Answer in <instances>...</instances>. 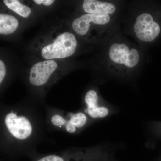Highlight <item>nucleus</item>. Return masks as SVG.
I'll return each instance as SVG.
<instances>
[{
  "instance_id": "5",
  "label": "nucleus",
  "mask_w": 161,
  "mask_h": 161,
  "mask_svg": "<svg viewBox=\"0 0 161 161\" xmlns=\"http://www.w3.org/2000/svg\"><path fill=\"white\" fill-rule=\"evenodd\" d=\"M108 57L111 65L119 70L133 69L140 61L138 51L124 43H113L109 49Z\"/></svg>"
},
{
  "instance_id": "13",
  "label": "nucleus",
  "mask_w": 161,
  "mask_h": 161,
  "mask_svg": "<svg viewBox=\"0 0 161 161\" xmlns=\"http://www.w3.org/2000/svg\"><path fill=\"white\" fill-rule=\"evenodd\" d=\"M6 75V68L5 63L2 60H0V84H2Z\"/></svg>"
},
{
  "instance_id": "10",
  "label": "nucleus",
  "mask_w": 161,
  "mask_h": 161,
  "mask_svg": "<svg viewBox=\"0 0 161 161\" xmlns=\"http://www.w3.org/2000/svg\"><path fill=\"white\" fill-rule=\"evenodd\" d=\"M82 7L84 11L89 14L110 15L116 10V6L112 3L97 0H85Z\"/></svg>"
},
{
  "instance_id": "4",
  "label": "nucleus",
  "mask_w": 161,
  "mask_h": 161,
  "mask_svg": "<svg viewBox=\"0 0 161 161\" xmlns=\"http://www.w3.org/2000/svg\"><path fill=\"white\" fill-rule=\"evenodd\" d=\"M77 45L75 35L70 32H64L58 35L53 42L43 47L41 55L47 60L64 59L75 53Z\"/></svg>"
},
{
  "instance_id": "6",
  "label": "nucleus",
  "mask_w": 161,
  "mask_h": 161,
  "mask_svg": "<svg viewBox=\"0 0 161 161\" xmlns=\"http://www.w3.org/2000/svg\"><path fill=\"white\" fill-rule=\"evenodd\" d=\"M55 60H46L34 64L30 71L28 82L32 88L45 93V90L52 81L53 75L58 68Z\"/></svg>"
},
{
  "instance_id": "1",
  "label": "nucleus",
  "mask_w": 161,
  "mask_h": 161,
  "mask_svg": "<svg viewBox=\"0 0 161 161\" xmlns=\"http://www.w3.org/2000/svg\"><path fill=\"white\" fill-rule=\"evenodd\" d=\"M45 118L32 105L3 106L1 109L0 152L8 158L38 154L37 146L45 137Z\"/></svg>"
},
{
  "instance_id": "11",
  "label": "nucleus",
  "mask_w": 161,
  "mask_h": 161,
  "mask_svg": "<svg viewBox=\"0 0 161 161\" xmlns=\"http://www.w3.org/2000/svg\"><path fill=\"white\" fill-rule=\"evenodd\" d=\"M19 26L16 18L10 15L0 14V34L9 35L14 32Z\"/></svg>"
},
{
  "instance_id": "3",
  "label": "nucleus",
  "mask_w": 161,
  "mask_h": 161,
  "mask_svg": "<svg viewBox=\"0 0 161 161\" xmlns=\"http://www.w3.org/2000/svg\"><path fill=\"white\" fill-rule=\"evenodd\" d=\"M109 156L100 147L89 148L71 147L47 154H40L31 158V161H108Z\"/></svg>"
},
{
  "instance_id": "12",
  "label": "nucleus",
  "mask_w": 161,
  "mask_h": 161,
  "mask_svg": "<svg viewBox=\"0 0 161 161\" xmlns=\"http://www.w3.org/2000/svg\"><path fill=\"white\" fill-rule=\"evenodd\" d=\"M3 3L9 9L22 17H28L31 14V9L28 6L23 5L17 0H4Z\"/></svg>"
},
{
  "instance_id": "14",
  "label": "nucleus",
  "mask_w": 161,
  "mask_h": 161,
  "mask_svg": "<svg viewBox=\"0 0 161 161\" xmlns=\"http://www.w3.org/2000/svg\"><path fill=\"white\" fill-rule=\"evenodd\" d=\"M34 2L38 5H41L42 4L44 6H49L52 5L55 1L53 0H34Z\"/></svg>"
},
{
  "instance_id": "9",
  "label": "nucleus",
  "mask_w": 161,
  "mask_h": 161,
  "mask_svg": "<svg viewBox=\"0 0 161 161\" xmlns=\"http://www.w3.org/2000/svg\"><path fill=\"white\" fill-rule=\"evenodd\" d=\"M111 21L109 15H96L86 14L75 19L72 23V27L75 32L80 36L88 33L92 26H105Z\"/></svg>"
},
{
  "instance_id": "15",
  "label": "nucleus",
  "mask_w": 161,
  "mask_h": 161,
  "mask_svg": "<svg viewBox=\"0 0 161 161\" xmlns=\"http://www.w3.org/2000/svg\"><path fill=\"white\" fill-rule=\"evenodd\" d=\"M108 161H113L111 160L110 159L109 160H108Z\"/></svg>"
},
{
  "instance_id": "7",
  "label": "nucleus",
  "mask_w": 161,
  "mask_h": 161,
  "mask_svg": "<svg viewBox=\"0 0 161 161\" xmlns=\"http://www.w3.org/2000/svg\"><path fill=\"white\" fill-rule=\"evenodd\" d=\"M133 30L139 40L145 42H152L158 37L160 26L149 13L144 12L136 19Z\"/></svg>"
},
{
  "instance_id": "8",
  "label": "nucleus",
  "mask_w": 161,
  "mask_h": 161,
  "mask_svg": "<svg viewBox=\"0 0 161 161\" xmlns=\"http://www.w3.org/2000/svg\"><path fill=\"white\" fill-rule=\"evenodd\" d=\"M83 111L92 120L105 118L109 114L108 108L102 103L95 90H88L84 97Z\"/></svg>"
},
{
  "instance_id": "2",
  "label": "nucleus",
  "mask_w": 161,
  "mask_h": 161,
  "mask_svg": "<svg viewBox=\"0 0 161 161\" xmlns=\"http://www.w3.org/2000/svg\"><path fill=\"white\" fill-rule=\"evenodd\" d=\"M44 118L48 130L71 135L80 133L92 120L82 111L69 112L48 107L45 109Z\"/></svg>"
}]
</instances>
